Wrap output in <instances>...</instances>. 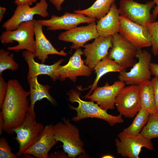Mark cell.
<instances>
[{"label":"cell","mask_w":158,"mask_h":158,"mask_svg":"<svg viewBox=\"0 0 158 158\" xmlns=\"http://www.w3.org/2000/svg\"><path fill=\"white\" fill-rule=\"evenodd\" d=\"M147 138H158V114H150L147 123L140 133Z\"/></svg>","instance_id":"obj_28"},{"label":"cell","mask_w":158,"mask_h":158,"mask_svg":"<svg viewBox=\"0 0 158 158\" xmlns=\"http://www.w3.org/2000/svg\"><path fill=\"white\" fill-rule=\"evenodd\" d=\"M119 33L138 49L152 45V38L146 26L139 25L120 15Z\"/></svg>","instance_id":"obj_11"},{"label":"cell","mask_w":158,"mask_h":158,"mask_svg":"<svg viewBox=\"0 0 158 158\" xmlns=\"http://www.w3.org/2000/svg\"><path fill=\"white\" fill-rule=\"evenodd\" d=\"M8 88L7 82L0 75V109H1L5 99Z\"/></svg>","instance_id":"obj_31"},{"label":"cell","mask_w":158,"mask_h":158,"mask_svg":"<svg viewBox=\"0 0 158 158\" xmlns=\"http://www.w3.org/2000/svg\"><path fill=\"white\" fill-rule=\"evenodd\" d=\"M35 44L33 53L35 58L44 63L49 55L56 54L66 56L68 54L63 50L59 51L53 46L46 38L42 30L43 26L37 20H34Z\"/></svg>","instance_id":"obj_18"},{"label":"cell","mask_w":158,"mask_h":158,"mask_svg":"<svg viewBox=\"0 0 158 158\" xmlns=\"http://www.w3.org/2000/svg\"><path fill=\"white\" fill-rule=\"evenodd\" d=\"M66 94L68 96L67 99L69 101L72 103L76 102L78 104L77 107L71 105H69L71 109L76 112V116L72 119L74 122H78L87 118H97L106 121L112 126L124 122L121 115L114 116L110 114L107 110L101 108L94 102L82 100L80 97V92L75 89H72Z\"/></svg>","instance_id":"obj_2"},{"label":"cell","mask_w":158,"mask_h":158,"mask_svg":"<svg viewBox=\"0 0 158 158\" xmlns=\"http://www.w3.org/2000/svg\"><path fill=\"white\" fill-rule=\"evenodd\" d=\"M35 114L29 111L23 123L12 130L16 134L14 139L18 142L19 150L16 154L18 157L35 143L40 137L45 126L42 123L37 122Z\"/></svg>","instance_id":"obj_5"},{"label":"cell","mask_w":158,"mask_h":158,"mask_svg":"<svg viewBox=\"0 0 158 158\" xmlns=\"http://www.w3.org/2000/svg\"><path fill=\"white\" fill-rule=\"evenodd\" d=\"M22 56L28 67L27 79L40 75H47L49 76L54 82L58 80L56 75V72L64 61L63 59H61L54 64L49 65L35 61L34 60L35 55L31 51L25 50L23 52Z\"/></svg>","instance_id":"obj_20"},{"label":"cell","mask_w":158,"mask_h":158,"mask_svg":"<svg viewBox=\"0 0 158 158\" xmlns=\"http://www.w3.org/2000/svg\"><path fill=\"white\" fill-rule=\"evenodd\" d=\"M116 0H96L90 7L82 10H75L74 12L99 20L108 13Z\"/></svg>","instance_id":"obj_25"},{"label":"cell","mask_w":158,"mask_h":158,"mask_svg":"<svg viewBox=\"0 0 158 158\" xmlns=\"http://www.w3.org/2000/svg\"><path fill=\"white\" fill-rule=\"evenodd\" d=\"M48 20H37L43 26L47 27L48 30H68L74 28L81 23H90L95 22L96 19L76 13L66 12L58 16L52 15Z\"/></svg>","instance_id":"obj_14"},{"label":"cell","mask_w":158,"mask_h":158,"mask_svg":"<svg viewBox=\"0 0 158 158\" xmlns=\"http://www.w3.org/2000/svg\"><path fill=\"white\" fill-rule=\"evenodd\" d=\"M62 121L53 126L54 137L63 144V148L69 158H74L85 153L84 144L80 137L79 130L65 117Z\"/></svg>","instance_id":"obj_3"},{"label":"cell","mask_w":158,"mask_h":158,"mask_svg":"<svg viewBox=\"0 0 158 158\" xmlns=\"http://www.w3.org/2000/svg\"><path fill=\"white\" fill-rule=\"evenodd\" d=\"M150 69L152 75L158 77V63L151 62Z\"/></svg>","instance_id":"obj_34"},{"label":"cell","mask_w":158,"mask_h":158,"mask_svg":"<svg viewBox=\"0 0 158 158\" xmlns=\"http://www.w3.org/2000/svg\"><path fill=\"white\" fill-rule=\"evenodd\" d=\"M65 0H49L50 2L53 5L58 11L61 10V5Z\"/></svg>","instance_id":"obj_35"},{"label":"cell","mask_w":158,"mask_h":158,"mask_svg":"<svg viewBox=\"0 0 158 158\" xmlns=\"http://www.w3.org/2000/svg\"><path fill=\"white\" fill-rule=\"evenodd\" d=\"M12 149L4 137L0 138V158H17L16 154L12 152Z\"/></svg>","instance_id":"obj_30"},{"label":"cell","mask_w":158,"mask_h":158,"mask_svg":"<svg viewBox=\"0 0 158 158\" xmlns=\"http://www.w3.org/2000/svg\"><path fill=\"white\" fill-rule=\"evenodd\" d=\"M4 130V123L2 114L0 112V134L1 135Z\"/></svg>","instance_id":"obj_36"},{"label":"cell","mask_w":158,"mask_h":158,"mask_svg":"<svg viewBox=\"0 0 158 158\" xmlns=\"http://www.w3.org/2000/svg\"><path fill=\"white\" fill-rule=\"evenodd\" d=\"M152 38V50L154 56L158 55V21L145 24Z\"/></svg>","instance_id":"obj_29"},{"label":"cell","mask_w":158,"mask_h":158,"mask_svg":"<svg viewBox=\"0 0 158 158\" xmlns=\"http://www.w3.org/2000/svg\"><path fill=\"white\" fill-rule=\"evenodd\" d=\"M53 126L50 124L45 126L39 138L24 152L23 154L37 158H49V152L58 142L54 137Z\"/></svg>","instance_id":"obj_19"},{"label":"cell","mask_w":158,"mask_h":158,"mask_svg":"<svg viewBox=\"0 0 158 158\" xmlns=\"http://www.w3.org/2000/svg\"><path fill=\"white\" fill-rule=\"evenodd\" d=\"M46 0H40L33 7L28 5L17 6L11 17L3 23L2 28L6 31L16 30L20 23L33 20L35 15L46 18L49 16Z\"/></svg>","instance_id":"obj_12"},{"label":"cell","mask_w":158,"mask_h":158,"mask_svg":"<svg viewBox=\"0 0 158 158\" xmlns=\"http://www.w3.org/2000/svg\"><path fill=\"white\" fill-rule=\"evenodd\" d=\"M34 20L20 23L14 30L6 31L2 33L0 40L3 44L14 43V41L18 42L16 46L8 47V50L18 52L25 50L34 53L35 44Z\"/></svg>","instance_id":"obj_4"},{"label":"cell","mask_w":158,"mask_h":158,"mask_svg":"<svg viewBox=\"0 0 158 158\" xmlns=\"http://www.w3.org/2000/svg\"><path fill=\"white\" fill-rule=\"evenodd\" d=\"M141 108L145 109L151 115L158 114L154 91L151 80L141 83L139 85Z\"/></svg>","instance_id":"obj_24"},{"label":"cell","mask_w":158,"mask_h":158,"mask_svg":"<svg viewBox=\"0 0 158 158\" xmlns=\"http://www.w3.org/2000/svg\"><path fill=\"white\" fill-rule=\"evenodd\" d=\"M112 36V46L108 56L125 69L132 67L136 62L135 58L138 49L119 33Z\"/></svg>","instance_id":"obj_9"},{"label":"cell","mask_w":158,"mask_h":158,"mask_svg":"<svg viewBox=\"0 0 158 158\" xmlns=\"http://www.w3.org/2000/svg\"><path fill=\"white\" fill-rule=\"evenodd\" d=\"M7 83V92L0 109L3 118L4 131L13 134V130L23 123L29 111L28 97L30 93L26 91L16 79H10Z\"/></svg>","instance_id":"obj_1"},{"label":"cell","mask_w":158,"mask_h":158,"mask_svg":"<svg viewBox=\"0 0 158 158\" xmlns=\"http://www.w3.org/2000/svg\"><path fill=\"white\" fill-rule=\"evenodd\" d=\"M14 54H11L8 51L3 49L0 50V75L7 70L12 71L17 70L19 67L18 63L16 62L14 59Z\"/></svg>","instance_id":"obj_27"},{"label":"cell","mask_w":158,"mask_h":158,"mask_svg":"<svg viewBox=\"0 0 158 158\" xmlns=\"http://www.w3.org/2000/svg\"><path fill=\"white\" fill-rule=\"evenodd\" d=\"M95 21L85 26L76 27L60 33L58 39L61 41L73 43L70 48L76 49L83 47L86 42L99 37Z\"/></svg>","instance_id":"obj_17"},{"label":"cell","mask_w":158,"mask_h":158,"mask_svg":"<svg viewBox=\"0 0 158 158\" xmlns=\"http://www.w3.org/2000/svg\"><path fill=\"white\" fill-rule=\"evenodd\" d=\"M83 51L80 48L76 49L66 64L60 65L56 72V75L61 81L68 78L75 82L80 76L89 77L92 70L87 66L82 59Z\"/></svg>","instance_id":"obj_13"},{"label":"cell","mask_w":158,"mask_h":158,"mask_svg":"<svg viewBox=\"0 0 158 158\" xmlns=\"http://www.w3.org/2000/svg\"><path fill=\"white\" fill-rule=\"evenodd\" d=\"M112 36H99L92 43L85 44L83 51L85 57V64L92 70L102 60L108 56V51L112 46Z\"/></svg>","instance_id":"obj_15"},{"label":"cell","mask_w":158,"mask_h":158,"mask_svg":"<svg viewBox=\"0 0 158 158\" xmlns=\"http://www.w3.org/2000/svg\"><path fill=\"white\" fill-rule=\"evenodd\" d=\"M125 86L124 82L119 80L111 85L106 82L103 86L96 87L86 99L95 102L104 110H113L115 107V100L118 93Z\"/></svg>","instance_id":"obj_16"},{"label":"cell","mask_w":158,"mask_h":158,"mask_svg":"<svg viewBox=\"0 0 158 158\" xmlns=\"http://www.w3.org/2000/svg\"><path fill=\"white\" fill-rule=\"evenodd\" d=\"M115 139L117 152L123 158H139L142 148L154 150L151 139L147 138L141 133L136 136L126 134L122 131Z\"/></svg>","instance_id":"obj_8"},{"label":"cell","mask_w":158,"mask_h":158,"mask_svg":"<svg viewBox=\"0 0 158 158\" xmlns=\"http://www.w3.org/2000/svg\"><path fill=\"white\" fill-rule=\"evenodd\" d=\"M94 70L96 74V76L93 84L86 88H79L80 90H82L90 89L89 92L84 96L85 99L90 95L97 87L98 81L103 75L109 72L120 73L125 70L126 69L120 66L115 61L109 58L108 56L96 65Z\"/></svg>","instance_id":"obj_23"},{"label":"cell","mask_w":158,"mask_h":158,"mask_svg":"<svg viewBox=\"0 0 158 158\" xmlns=\"http://www.w3.org/2000/svg\"><path fill=\"white\" fill-rule=\"evenodd\" d=\"M151 80L154 88L156 108L158 113V77L154 76Z\"/></svg>","instance_id":"obj_32"},{"label":"cell","mask_w":158,"mask_h":158,"mask_svg":"<svg viewBox=\"0 0 158 158\" xmlns=\"http://www.w3.org/2000/svg\"><path fill=\"white\" fill-rule=\"evenodd\" d=\"M101 157L102 158H114V157L110 154H106L102 156Z\"/></svg>","instance_id":"obj_39"},{"label":"cell","mask_w":158,"mask_h":158,"mask_svg":"<svg viewBox=\"0 0 158 158\" xmlns=\"http://www.w3.org/2000/svg\"><path fill=\"white\" fill-rule=\"evenodd\" d=\"M115 103L119 114L126 118H133L141 108L138 85L124 87L118 93Z\"/></svg>","instance_id":"obj_10"},{"label":"cell","mask_w":158,"mask_h":158,"mask_svg":"<svg viewBox=\"0 0 158 158\" xmlns=\"http://www.w3.org/2000/svg\"><path fill=\"white\" fill-rule=\"evenodd\" d=\"M155 4L153 1L143 4L133 0H120L118 9L120 15L136 23L145 26L146 23L156 21V18L151 13Z\"/></svg>","instance_id":"obj_7"},{"label":"cell","mask_w":158,"mask_h":158,"mask_svg":"<svg viewBox=\"0 0 158 158\" xmlns=\"http://www.w3.org/2000/svg\"><path fill=\"white\" fill-rule=\"evenodd\" d=\"M120 16L118 9L114 2L108 13L97 22L96 28L99 36L107 37L118 33Z\"/></svg>","instance_id":"obj_21"},{"label":"cell","mask_w":158,"mask_h":158,"mask_svg":"<svg viewBox=\"0 0 158 158\" xmlns=\"http://www.w3.org/2000/svg\"><path fill=\"white\" fill-rule=\"evenodd\" d=\"M136 57L138 61L128 72L126 70L119 73V80L127 85H138L142 82L151 80L152 75L150 66L152 60L151 54L145 50L138 49Z\"/></svg>","instance_id":"obj_6"},{"label":"cell","mask_w":158,"mask_h":158,"mask_svg":"<svg viewBox=\"0 0 158 158\" xmlns=\"http://www.w3.org/2000/svg\"><path fill=\"white\" fill-rule=\"evenodd\" d=\"M150 113L145 109L141 108L136 115L132 123L123 131L128 134L136 136L140 133L147 123Z\"/></svg>","instance_id":"obj_26"},{"label":"cell","mask_w":158,"mask_h":158,"mask_svg":"<svg viewBox=\"0 0 158 158\" xmlns=\"http://www.w3.org/2000/svg\"><path fill=\"white\" fill-rule=\"evenodd\" d=\"M30 86V108L29 111L35 114L34 107L35 103L44 98L47 99L53 105H56V100L49 92L51 87L48 85L40 84L38 81L37 76L27 79Z\"/></svg>","instance_id":"obj_22"},{"label":"cell","mask_w":158,"mask_h":158,"mask_svg":"<svg viewBox=\"0 0 158 158\" xmlns=\"http://www.w3.org/2000/svg\"><path fill=\"white\" fill-rule=\"evenodd\" d=\"M37 0H14L15 4L17 6L28 5L30 6L34 3L36 2Z\"/></svg>","instance_id":"obj_33"},{"label":"cell","mask_w":158,"mask_h":158,"mask_svg":"<svg viewBox=\"0 0 158 158\" xmlns=\"http://www.w3.org/2000/svg\"><path fill=\"white\" fill-rule=\"evenodd\" d=\"M6 11V8L1 6L0 7V22L2 21Z\"/></svg>","instance_id":"obj_37"},{"label":"cell","mask_w":158,"mask_h":158,"mask_svg":"<svg viewBox=\"0 0 158 158\" xmlns=\"http://www.w3.org/2000/svg\"><path fill=\"white\" fill-rule=\"evenodd\" d=\"M152 14L156 18L158 15V4L155 6L153 10Z\"/></svg>","instance_id":"obj_38"}]
</instances>
